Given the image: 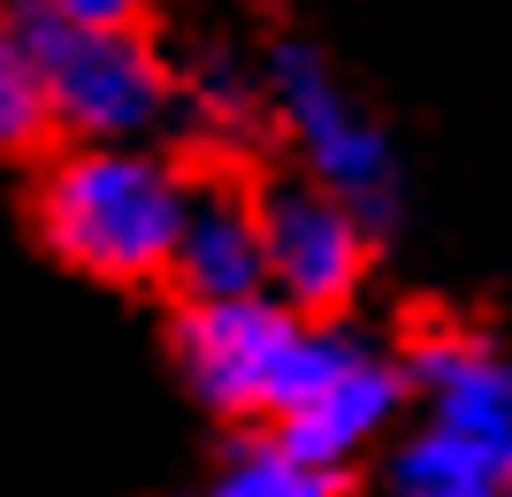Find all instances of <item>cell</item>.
<instances>
[{"label": "cell", "instance_id": "cell-3", "mask_svg": "<svg viewBox=\"0 0 512 497\" xmlns=\"http://www.w3.org/2000/svg\"><path fill=\"white\" fill-rule=\"evenodd\" d=\"M428 421L390 452V497H512V360L490 337H421L406 368Z\"/></svg>", "mask_w": 512, "mask_h": 497}, {"label": "cell", "instance_id": "cell-4", "mask_svg": "<svg viewBox=\"0 0 512 497\" xmlns=\"http://www.w3.org/2000/svg\"><path fill=\"white\" fill-rule=\"evenodd\" d=\"M337 352V329L291 322L276 299H230V306H184L176 322V368L199 390V406L222 421H268L306 398L321 368Z\"/></svg>", "mask_w": 512, "mask_h": 497}, {"label": "cell", "instance_id": "cell-9", "mask_svg": "<svg viewBox=\"0 0 512 497\" xmlns=\"http://www.w3.org/2000/svg\"><path fill=\"white\" fill-rule=\"evenodd\" d=\"M214 497H344V475H321V467L291 459L283 444L253 436V444H237V452L222 459Z\"/></svg>", "mask_w": 512, "mask_h": 497}, {"label": "cell", "instance_id": "cell-2", "mask_svg": "<svg viewBox=\"0 0 512 497\" xmlns=\"http://www.w3.org/2000/svg\"><path fill=\"white\" fill-rule=\"evenodd\" d=\"M184 184L146 146H77L39 176V238L100 283H161L184 222Z\"/></svg>", "mask_w": 512, "mask_h": 497}, {"label": "cell", "instance_id": "cell-8", "mask_svg": "<svg viewBox=\"0 0 512 497\" xmlns=\"http://www.w3.org/2000/svg\"><path fill=\"white\" fill-rule=\"evenodd\" d=\"M169 283H184L192 306L268 299V260H260V199L237 192L230 176H192L184 184V222H176Z\"/></svg>", "mask_w": 512, "mask_h": 497}, {"label": "cell", "instance_id": "cell-10", "mask_svg": "<svg viewBox=\"0 0 512 497\" xmlns=\"http://www.w3.org/2000/svg\"><path fill=\"white\" fill-rule=\"evenodd\" d=\"M46 130H54V123H46L39 77H31L16 31H8V16H0V153H31Z\"/></svg>", "mask_w": 512, "mask_h": 497}, {"label": "cell", "instance_id": "cell-1", "mask_svg": "<svg viewBox=\"0 0 512 497\" xmlns=\"http://www.w3.org/2000/svg\"><path fill=\"white\" fill-rule=\"evenodd\" d=\"M23 62L39 77L46 123L85 146H138L169 123L176 77L153 46L146 16L123 0H31L8 16Z\"/></svg>", "mask_w": 512, "mask_h": 497}, {"label": "cell", "instance_id": "cell-6", "mask_svg": "<svg viewBox=\"0 0 512 497\" xmlns=\"http://www.w3.org/2000/svg\"><path fill=\"white\" fill-rule=\"evenodd\" d=\"M260 260H268V299L291 322L321 329L337 306H352L367 276V230L314 184H268L260 192Z\"/></svg>", "mask_w": 512, "mask_h": 497}, {"label": "cell", "instance_id": "cell-7", "mask_svg": "<svg viewBox=\"0 0 512 497\" xmlns=\"http://www.w3.org/2000/svg\"><path fill=\"white\" fill-rule=\"evenodd\" d=\"M398 398H406V375L390 368L383 352H367L360 337H337L329 368H321L314 383H306V398L268 429V444H283L291 459H306L321 475H337L344 459H360L367 444L390 429Z\"/></svg>", "mask_w": 512, "mask_h": 497}, {"label": "cell", "instance_id": "cell-5", "mask_svg": "<svg viewBox=\"0 0 512 497\" xmlns=\"http://www.w3.org/2000/svg\"><path fill=\"white\" fill-rule=\"evenodd\" d=\"M260 100L283 108V123H291V138H299V153H306V184H314L321 199H337L367 238L390 230V215H398V161H390V138H383V123L337 85V69L321 62V46H306V39L268 46Z\"/></svg>", "mask_w": 512, "mask_h": 497}]
</instances>
